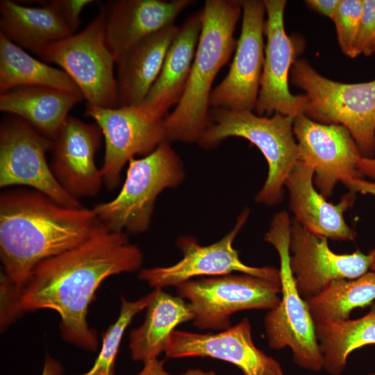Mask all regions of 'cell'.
<instances>
[{"mask_svg": "<svg viewBox=\"0 0 375 375\" xmlns=\"http://www.w3.org/2000/svg\"><path fill=\"white\" fill-rule=\"evenodd\" d=\"M143 254L128 233L105 229L83 244L35 265L18 292L17 317L40 309L56 311L64 340L96 351V331L87 321L90 304L101 283L110 276L138 271Z\"/></svg>", "mask_w": 375, "mask_h": 375, "instance_id": "6da1fadb", "label": "cell"}, {"mask_svg": "<svg viewBox=\"0 0 375 375\" xmlns=\"http://www.w3.org/2000/svg\"><path fill=\"white\" fill-rule=\"evenodd\" d=\"M106 228L93 209L63 206L33 189L4 190L0 194L3 274L19 292L40 262L77 247Z\"/></svg>", "mask_w": 375, "mask_h": 375, "instance_id": "7a4b0ae2", "label": "cell"}, {"mask_svg": "<svg viewBox=\"0 0 375 375\" xmlns=\"http://www.w3.org/2000/svg\"><path fill=\"white\" fill-rule=\"evenodd\" d=\"M202 28L184 92L164 120L167 139L198 142L212 124L210 99L212 83L236 48V24L241 1L206 0Z\"/></svg>", "mask_w": 375, "mask_h": 375, "instance_id": "3957f363", "label": "cell"}, {"mask_svg": "<svg viewBox=\"0 0 375 375\" xmlns=\"http://www.w3.org/2000/svg\"><path fill=\"white\" fill-rule=\"evenodd\" d=\"M210 114L212 124L199 140L200 145L204 149L213 148L230 137L249 140L261 151L269 167L256 201L269 206L280 203L287 177L299 162L293 132L295 117L280 113L265 117L253 111L222 108H212Z\"/></svg>", "mask_w": 375, "mask_h": 375, "instance_id": "277c9868", "label": "cell"}, {"mask_svg": "<svg viewBox=\"0 0 375 375\" xmlns=\"http://www.w3.org/2000/svg\"><path fill=\"white\" fill-rule=\"evenodd\" d=\"M290 226L288 215L285 211L278 212L265 236V240L274 246L279 256L282 293L279 304L265 315V334L272 349L279 350L288 347L298 366L319 372L323 368L324 358L315 324L290 269Z\"/></svg>", "mask_w": 375, "mask_h": 375, "instance_id": "5b68a950", "label": "cell"}, {"mask_svg": "<svg viewBox=\"0 0 375 375\" xmlns=\"http://www.w3.org/2000/svg\"><path fill=\"white\" fill-rule=\"evenodd\" d=\"M290 81L306 92L304 115L314 121L347 128L363 157L375 151V79L343 83L324 77L305 59H297Z\"/></svg>", "mask_w": 375, "mask_h": 375, "instance_id": "8992f818", "label": "cell"}, {"mask_svg": "<svg viewBox=\"0 0 375 375\" xmlns=\"http://www.w3.org/2000/svg\"><path fill=\"white\" fill-rule=\"evenodd\" d=\"M128 163L119 194L92 209L110 231L138 234L149 227L158 195L166 188L177 187L185 173L182 161L169 141L142 158H131Z\"/></svg>", "mask_w": 375, "mask_h": 375, "instance_id": "52a82bcc", "label": "cell"}, {"mask_svg": "<svg viewBox=\"0 0 375 375\" xmlns=\"http://www.w3.org/2000/svg\"><path fill=\"white\" fill-rule=\"evenodd\" d=\"M105 28L102 8L83 30L43 47L35 54L60 66L76 84L87 104L112 108L119 106L116 62L106 42Z\"/></svg>", "mask_w": 375, "mask_h": 375, "instance_id": "ba28073f", "label": "cell"}, {"mask_svg": "<svg viewBox=\"0 0 375 375\" xmlns=\"http://www.w3.org/2000/svg\"><path fill=\"white\" fill-rule=\"evenodd\" d=\"M176 290L190 305L197 328L219 331L232 326L235 312L275 308L281 301V283L246 274H227L191 279Z\"/></svg>", "mask_w": 375, "mask_h": 375, "instance_id": "9c48e42d", "label": "cell"}, {"mask_svg": "<svg viewBox=\"0 0 375 375\" xmlns=\"http://www.w3.org/2000/svg\"><path fill=\"white\" fill-rule=\"evenodd\" d=\"M53 140L44 136L25 120L15 115L0 124V187L24 185L40 191L63 206L83 207L54 176L46 153Z\"/></svg>", "mask_w": 375, "mask_h": 375, "instance_id": "30bf717a", "label": "cell"}, {"mask_svg": "<svg viewBox=\"0 0 375 375\" xmlns=\"http://www.w3.org/2000/svg\"><path fill=\"white\" fill-rule=\"evenodd\" d=\"M249 216L247 209L238 217L234 228L219 241L202 246L194 237L182 236L176 245L183 253V258L167 267H153L142 269L138 278L154 289H163L195 277H210L231 274L234 272L281 283L279 269L273 267H251L240 259L233 241Z\"/></svg>", "mask_w": 375, "mask_h": 375, "instance_id": "8fae6325", "label": "cell"}, {"mask_svg": "<svg viewBox=\"0 0 375 375\" xmlns=\"http://www.w3.org/2000/svg\"><path fill=\"white\" fill-rule=\"evenodd\" d=\"M85 115L100 127L105 140V154L101 168L103 183L108 190L121 181L124 165L136 155L153 152L168 141L165 119L153 117L139 106L101 108L86 105Z\"/></svg>", "mask_w": 375, "mask_h": 375, "instance_id": "7c38bea8", "label": "cell"}, {"mask_svg": "<svg viewBox=\"0 0 375 375\" xmlns=\"http://www.w3.org/2000/svg\"><path fill=\"white\" fill-rule=\"evenodd\" d=\"M267 19L264 33L267 38L260 89L255 110L259 116L273 113L296 117L304 114L308 99L294 95L289 89L291 68L301 47L289 36L284 24L285 0H264Z\"/></svg>", "mask_w": 375, "mask_h": 375, "instance_id": "4fadbf2b", "label": "cell"}, {"mask_svg": "<svg viewBox=\"0 0 375 375\" xmlns=\"http://www.w3.org/2000/svg\"><path fill=\"white\" fill-rule=\"evenodd\" d=\"M242 22L229 71L212 90L210 107L233 111H253L265 58L263 1H241Z\"/></svg>", "mask_w": 375, "mask_h": 375, "instance_id": "5bb4252c", "label": "cell"}, {"mask_svg": "<svg viewBox=\"0 0 375 375\" xmlns=\"http://www.w3.org/2000/svg\"><path fill=\"white\" fill-rule=\"evenodd\" d=\"M293 132L299 161L314 169V183L327 199L338 182L360 178L357 165L362 155L347 128L317 122L304 114L295 117Z\"/></svg>", "mask_w": 375, "mask_h": 375, "instance_id": "9a60e30c", "label": "cell"}, {"mask_svg": "<svg viewBox=\"0 0 375 375\" xmlns=\"http://www.w3.org/2000/svg\"><path fill=\"white\" fill-rule=\"evenodd\" d=\"M164 353L169 358L201 357L225 361L244 375H283L279 362L255 345L247 317L217 333L174 330Z\"/></svg>", "mask_w": 375, "mask_h": 375, "instance_id": "2e32d148", "label": "cell"}, {"mask_svg": "<svg viewBox=\"0 0 375 375\" xmlns=\"http://www.w3.org/2000/svg\"><path fill=\"white\" fill-rule=\"evenodd\" d=\"M327 239L312 233L295 219L291 222L290 269L304 299L317 295L332 281L355 279L369 269L368 254L360 251L335 253Z\"/></svg>", "mask_w": 375, "mask_h": 375, "instance_id": "e0dca14e", "label": "cell"}, {"mask_svg": "<svg viewBox=\"0 0 375 375\" xmlns=\"http://www.w3.org/2000/svg\"><path fill=\"white\" fill-rule=\"evenodd\" d=\"M102 135L97 124L69 115L53 140L51 171L60 185L77 199L97 195L103 183L94 161Z\"/></svg>", "mask_w": 375, "mask_h": 375, "instance_id": "ac0fdd59", "label": "cell"}, {"mask_svg": "<svg viewBox=\"0 0 375 375\" xmlns=\"http://www.w3.org/2000/svg\"><path fill=\"white\" fill-rule=\"evenodd\" d=\"M192 0H117L108 2L105 38L117 63L132 47L149 35L174 24Z\"/></svg>", "mask_w": 375, "mask_h": 375, "instance_id": "d6986e66", "label": "cell"}, {"mask_svg": "<svg viewBox=\"0 0 375 375\" xmlns=\"http://www.w3.org/2000/svg\"><path fill=\"white\" fill-rule=\"evenodd\" d=\"M314 169L299 161L285 183L294 219L312 233L337 240H353L356 233L347 224L344 212L354 203L355 193H347L338 204L326 201L314 187Z\"/></svg>", "mask_w": 375, "mask_h": 375, "instance_id": "ffe728a7", "label": "cell"}, {"mask_svg": "<svg viewBox=\"0 0 375 375\" xmlns=\"http://www.w3.org/2000/svg\"><path fill=\"white\" fill-rule=\"evenodd\" d=\"M202 28L201 11L189 17L174 35L160 72L138 106L147 114L165 119L185 89Z\"/></svg>", "mask_w": 375, "mask_h": 375, "instance_id": "44dd1931", "label": "cell"}, {"mask_svg": "<svg viewBox=\"0 0 375 375\" xmlns=\"http://www.w3.org/2000/svg\"><path fill=\"white\" fill-rule=\"evenodd\" d=\"M178 28L173 24L149 35L116 63L119 106H138L143 101L160 72Z\"/></svg>", "mask_w": 375, "mask_h": 375, "instance_id": "7402d4cb", "label": "cell"}, {"mask_svg": "<svg viewBox=\"0 0 375 375\" xmlns=\"http://www.w3.org/2000/svg\"><path fill=\"white\" fill-rule=\"evenodd\" d=\"M145 309L143 324L129 335L131 358L143 363L157 359L165 352L176 327L194 319L192 308L185 299L163 289H154L149 294Z\"/></svg>", "mask_w": 375, "mask_h": 375, "instance_id": "603a6c76", "label": "cell"}, {"mask_svg": "<svg viewBox=\"0 0 375 375\" xmlns=\"http://www.w3.org/2000/svg\"><path fill=\"white\" fill-rule=\"evenodd\" d=\"M83 99L81 94L50 87H21L0 94V110L20 117L53 140Z\"/></svg>", "mask_w": 375, "mask_h": 375, "instance_id": "cb8c5ba5", "label": "cell"}, {"mask_svg": "<svg viewBox=\"0 0 375 375\" xmlns=\"http://www.w3.org/2000/svg\"><path fill=\"white\" fill-rule=\"evenodd\" d=\"M29 7L10 0L0 1V33L22 49L35 53L43 47L73 33L57 10L47 1Z\"/></svg>", "mask_w": 375, "mask_h": 375, "instance_id": "d4e9b609", "label": "cell"}, {"mask_svg": "<svg viewBox=\"0 0 375 375\" xmlns=\"http://www.w3.org/2000/svg\"><path fill=\"white\" fill-rule=\"evenodd\" d=\"M26 86L50 87L82 94L64 70L35 58L0 33V94Z\"/></svg>", "mask_w": 375, "mask_h": 375, "instance_id": "484cf974", "label": "cell"}, {"mask_svg": "<svg viewBox=\"0 0 375 375\" xmlns=\"http://www.w3.org/2000/svg\"><path fill=\"white\" fill-rule=\"evenodd\" d=\"M372 305L370 311L359 319L315 324L323 368L330 374L340 375L344 372L353 351L375 344V303Z\"/></svg>", "mask_w": 375, "mask_h": 375, "instance_id": "4316f807", "label": "cell"}, {"mask_svg": "<svg viewBox=\"0 0 375 375\" xmlns=\"http://www.w3.org/2000/svg\"><path fill=\"white\" fill-rule=\"evenodd\" d=\"M305 300L315 324L349 319L354 308H365L375 300V272L332 281L317 295Z\"/></svg>", "mask_w": 375, "mask_h": 375, "instance_id": "83f0119b", "label": "cell"}, {"mask_svg": "<svg viewBox=\"0 0 375 375\" xmlns=\"http://www.w3.org/2000/svg\"><path fill=\"white\" fill-rule=\"evenodd\" d=\"M148 301L149 294L133 301L122 297L119 316L103 334L101 348L94 364L89 371L78 375H115L116 357L124 333L133 317L146 308Z\"/></svg>", "mask_w": 375, "mask_h": 375, "instance_id": "f1b7e54d", "label": "cell"}, {"mask_svg": "<svg viewBox=\"0 0 375 375\" xmlns=\"http://www.w3.org/2000/svg\"><path fill=\"white\" fill-rule=\"evenodd\" d=\"M362 0H340L331 20L342 53L351 57L362 15Z\"/></svg>", "mask_w": 375, "mask_h": 375, "instance_id": "f546056e", "label": "cell"}, {"mask_svg": "<svg viewBox=\"0 0 375 375\" xmlns=\"http://www.w3.org/2000/svg\"><path fill=\"white\" fill-rule=\"evenodd\" d=\"M374 32L375 0H362V15L351 58L362 54L368 40Z\"/></svg>", "mask_w": 375, "mask_h": 375, "instance_id": "4dcf8cb0", "label": "cell"}, {"mask_svg": "<svg viewBox=\"0 0 375 375\" xmlns=\"http://www.w3.org/2000/svg\"><path fill=\"white\" fill-rule=\"evenodd\" d=\"M47 1L57 10L73 34L76 32L80 26V16L83 8L93 2L91 0H51Z\"/></svg>", "mask_w": 375, "mask_h": 375, "instance_id": "1f68e13d", "label": "cell"}, {"mask_svg": "<svg viewBox=\"0 0 375 375\" xmlns=\"http://www.w3.org/2000/svg\"><path fill=\"white\" fill-rule=\"evenodd\" d=\"M165 361L158 358L144 363L142 369L137 375H204L205 371L190 368L179 374L169 373L165 367Z\"/></svg>", "mask_w": 375, "mask_h": 375, "instance_id": "d6a6232c", "label": "cell"}, {"mask_svg": "<svg viewBox=\"0 0 375 375\" xmlns=\"http://www.w3.org/2000/svg\"><path fill=\"white\" fill-rule=\"evenodd\" d=\"M340 0H307L306 4L314 11L329 17H333Z\"/></svg>", "mask_w": 375, "mask_h": 375, "instance_id": "836d02e7", "label": "cell"}, {"mask_svg": "<svg viewBox=\"0 0 375 375\" xmlns=\"http://www.w3.org/2000/svg\"><path fill=\"white\" fill-rule=\"evenodd\" d=\"M344 184L353 192H360L375 196V182L365 181L361 178L347 180Z\"/></svg>", "mask_w": 375, "mask_h": 375, "instance_id": "e575fe53", "label": "cell"}, {"mask_svg": "<svg viewBox=\"0 0 375 375\" xmlns=\"http://www.w3.org/2000/svg\"><path fill=\"white\" fill-rule=\"evenodd\" d=\"M357 169L360 175L375 179V158L362 156L358 162Z\"/></svg>", "mask_w": 375, "mask_h": 375, "instance_id": "d590c367", "label": "cell"}, {"mask_svg": "<svg viewBox=\"0 0 375 375\" xmlns=\"http://www.w3.org/2000/svg\"><path fill=\"white\" fill-rule=\"evenodd\" d=\"M62 372L63 369L60 362L47 356L42 375H62Z\"/></svg>", "mask_w": 375, "mask_h": 375, "instance_id": "8d00e7d4", "label": "cell"}, {"mask_svg": "<svg viewBox=\"0 0 375 375\" xmlns=\"http://www.w3.org/2000/svg\"><path fill=\"white\" fill-rule=\"evenodd\" d=\"M362 54L365 56H371L374 54L375 55V32L372 34V35L368 40L364 49Z\"/></svg>", "mask_w": 375, "mask_h": 375, "instance_id": "74e56055", "label": "cell"}, {"mask_svg": "<svg viewBox=\"0 0 375 375\" xmlns=\"http://www.w3.org/2000/svg\"><path fill=\"white\" fill-rule=\"evenodd\" d=\"M368 255L369 257V269L375 272V247Z\"/></svg>", "mask_w": 375, "mask_h": 375, "instance_id": "f35d334b", "label": "cell"}, {"mask_svg": "<svg viewBox=\"0 0 375 375\" xmlns=\"http://www.w3.org/2000/svg\"><path fill=\"white\" fill-rule=\"evenodd\" d=\"M204 375H217V374L214 370H209V371L205 372Z\"/></svg>", "mask_w": 375, "mask_h": 375, "instance_id": "ab89813d", "label": "cell"}, {"mask_svg": "<svg viewBox=\"0 0 375 375\" xmlns=\"http://www.w3.org/2000/svg\"><path fill=\"white\" fill-rule=\"evenodd\" d=\"M373 375H375V374H373Z\"/></svg>", "mask_w": 375, "mask_h": 375, "instance_id": "60d3db41", "label": "cell"}]
</instances>
